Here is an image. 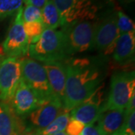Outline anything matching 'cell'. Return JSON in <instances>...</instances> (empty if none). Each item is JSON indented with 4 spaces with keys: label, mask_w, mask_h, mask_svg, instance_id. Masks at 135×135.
Segmentation results:
<instances>
[{
    "label": "cell",
    "mask_w": 135,
    "mask_h": 135,
    "mask_svg": "<svg viewBox=\"0 0 135 135\" xmlns=\"http://www.w3.org/2000/svg\"><path fill=\"white\" fill-rule=\"evenodd\" d=\"M64 64L66 83L62 106L70 112L101 86L103 76L100 67L90 59L68 58Z\"/></svg>",
    "instance_id": "6da1fadb"
},
{
    "label": "cell",
    "mask_w": 135,
    "mask_h": 135,
    "mask_svg": "<svg viewBox=\"0 0 135 135\" xmlns=\"http://www.w3.org/2000/svg\"><path fill=\"white\" fill-rule=\"evenodd\" d=\"M28 55L42 63L66 60L70 56L65 34L62 30L45 28L38 38L29 43Z\"/></svg>",
    "instance_id": "7a4b0ae2"
},
{
    "label": "cell",
    "mask_w": 135,
    "mask_h": 135,
    "mask_svg": "<svg viewBox=\"0 0 135 135\" xmlns=\"http://www.w3.org/2000/svg\"><path fill=\"white\" fill-rule=\"evenodd\" d=\"M66 28L83 21H94L98 17L104 0H53Z\"/></svg>",
    "instance_id": "3957f363"
},
{
    "label": "cell",
    "mask_w": 135,
    "mask_h": 135,
    "mask_svg": "<svg viewBox=\"0 0 135 135\" xmlns=\"http://www.w3.org/2000/svg\"><path fill=\"white\" fill-rule=\"evenodd\" d=\"M21 76L38 98L40 105L53 97L46 71L41 62L30 58L21 59Z\"/></svg>",
    "instance_id": "277c9868"
},
{
    "label": "cell",
    "mask_w": 135,
    "mask_h": 135,
    "mask_svg": "<svg viewBox=\"0 0 135 135\" xmlns=\"http://www.w3.org/2000/svg\"><path fill=\"white\" fill-rule=\"evenodd\" d=\"M135 93V74L134 71H120L111 77L110 92L103 111L125 109L128 101Z\"/></svg>",
    "instance_id": "5b68a950"
},
{
    "label": "cell",
    "mask_w": 135,
    "mask_h": 135,
    "mask_svg": "<svg viewBox=\"0 0 135 135\" xmlns=\"http://www.w3.org/2000/svg\"><path fill=\"white\" fill-rule=\"evenodd\" d=\"M96 22L83 21L62 29L67 40L68 52L71 57L94 49Z\"/></svg>",
    "instance_id": "8992f818"
},
{
    "label": "cell",
    "mask_w": 135,
    "mask_h": 135,
    "mask_svg": "<svg viewBox=\"0 0 135 135\" xmlns=\"http://www.w3.org/2000/svg\"><path fill=\"white\" fill-rule=\"evenodd\" d=\"M23 9L17 13L2 44V50L6 56L23 59L28 55L29 42L23 29Z\"/></svg>",
    "instance_id": "52a82bcc"
},
{
    "label": "cell",
    "mask_w": 135,
    "mask_h": 135,
    "mask_svg": "<svg viewBox=\"0 0 135 135\" xmlns=\"http://www.w3.org/2000/svg\"><path fill=\"white\" fill-rule=\"evenodd\" d=\"M119 35L116 24V11H109L96 22L94 49L104 56L110 55Z\"/></svg>",
    "instance_id": "ba28073f"
},
{
    "label": "cell",
    "mask_w": 135,
    "mask_h": 135,
    "mask_svg": "<svg viewBox=\"0 0 135 135\" xmlns=\"http://www.w3.org/2000/svg\"><path fill=\"white\" fill-rule=\"evenodd\" d=\"M21 79V59H2L0 63V101L11 104Z\"/></svg>",
    "instance_id": "9c48e42d"
},
{
    "label": "cell",
    "mask_w": 135,
    "mask_h": 135,
    "mask_svg": "<svg viewBox=\"0 0 135 135\" xmlns=\"http://www.w3.org/2000/svg\"><path fill=\"white\" fill-rule=\"evenodd\" d=\"M64 112L66 111L63 109L62 101L53 97L49 101L39 105L28 116L22 118L26 126L25 133L43 129Z\"/></svg>",
    "instance_id": "30bf717a"
},
{
    "label": "cell",
    "mask_w": 135,
    "mask_h": 135,
    "mask_svg": "<svg viewBox=\"0 0 135 135\" xmlns=\"http://www.w3.org/2000/svg\"><path fill=\"white\" fill-rule=\"evenodd\" d=\"M102 86L86 100L69 112L70 118L79 121L85 126L94 124L103 111Z\"/></svg>",
    "instance_id": "8fae6325"
},
{
    "label": "cell",
    "mask_w": 135,
    "mask_h": 135,
    "mask_svg": "<svg viewBox=\"0 0 135 135\" xmlns=\"http://www.w3.org/2000/svg\"><path fill=\"white\" fill-rule=\"evenodd\" d=\"M10 104L17 116L24 118L35 110L40 103L35 94L21 79Z\"/></svg>",
    "instance_id": "7c38bea8"
},
{
    "label": "cell",
    "mask_w": 135,
    "mask_h": 135,
    "mask_svg": "<svg viewBox=\"0 0 135 135\" xmlns=\"http://www.w3.org/2000/svg\"><path fill=\"white\" fill-rule=\"evenodd\" d=\"M43 66L46 71L53 96L62 102L66 83V71L64 61L43 63Z\"/></svg>",
    "instance_id": "4fadbf2b"
},
{
    "label": "cell",
    "mask_w": 135,
    "mask_h": 135,
    "mask_svg": "<svg viewBox=\"0 0 135 135\" xmlns=\"http://www.w3.org/2000/svg\"><path fill=\"white\" fill-rule=\"evenodd\" d=\"M26 126L22 118L16 115L10 104L0 102V135H20Z\"/></svg>",
    "instance_id": "5bb4252c"
},
{
    "label": "cell",
    "mask_w": 135,
    "mask_h": 135,
    "mask_svg": "<svg viewBox=\"0 0 135 135\" xmlns=\"http://www.w3.org/2000/svg\"><path fill=\"white\" fill-rule=\"evenodd\" d=\"M134 56L135 31L119 35L113 52L115 62L119 65H127L134 62Z\"/></svg>",
    "instance_id": "9a60e30c"
},
{
    "label": "cell",
    "mask_w": 135,
    "mask_h": 135,
    "mask_svg": "<svg viewBox=\"0 0 135 135\" xmlns=\"http://www.w3.org/2000/svg\"><path fill=\"white\" fill-rule=\"evenodd\" d=\"M127 114L125 109L104 111L98 119L96 126L103 135H114L120 129Z\"/></svg>",
    "instance_id": "2e32d148"
},
{
    "label": "cell",
    "mask_w": 135,
    "mask_h": 135,
    "mask_svg": "<svg viewBox=\"0 0 135 135\" xmlns=\"http://www.w3.org/2000/svg\"><path fill=\"white\" fill-rule=\"evenodd\" d=\"M42 22L45 28L56 29L62 27V20L53 0H47L41 9Z\"/></svg>",
    "instance_id": "e0dca14e"
},
{
    "label": "cell",
    "mask_w": 135,
    "mask_h": 135,
    "mask_svg": "<svg viewBox=\"0 0 135 135\" xmlns=\"http://www.w3.org/2000/svg\"><path fill=\"white\" fill-rule=\"evenodd\" d=\"M69 120V112H64L46 128L41 130L32 131L29 133L32 135H53L65 130Z\"/></svg>",
    "instance_id": "ac0fdd59"
},
{
    "label": "cell",
    "mask_w": 135,
    "mask_h": 135,
    "mask_svg": "<svg viewBox=\"0 0 135 135\" xmlns=\"http://www.w3.org/2000/svg\"><path fill=\"white\" fill-rule=\"evenodd\" d=\"M23 3L24 0H0V20L17 15Z\"/></svg>",
    "instance_id": "d6986e66"
},
{
    "label": "cell",
    "mask_w": 135,
    "mask_h": 135,
    "mask_svg": "<svg viewBox=\"0 0 135 135\" xmlns=\"http://www.w3.org/2000/svg\"><path fill=\"white\" fill-rule=\"evenodd\" d=\"M116 13V24L119 34H125L134 32V22L126 15L122 11L118 10Z\"/></svg>",
    "instance_id": "ffe728a7"
},
{
    "label": "cell",
    "mask_w": 135,
    "mask_h": 135,
    "mask_svg": "<svg viewBox=\"0 0 135 135\" xmlns=\"http://www.w3.org/2000/svg\"><path fill=\"white\" fill-rule=\"evenodd\" d=\"M23 29L30 43L31 41L38 38L43 32L45 27L42 21H35L29 23L23 22Z\"/></svg>",
    "instance_id": "44dd1931"
},
{
    "label": "cell",
    "mask_w": 135,
    "mask_h": 135,
    "mask_svg": "<svg viewBox=\"0 0 135 135\" xmlns=\"http://www.w3.org/2000/svg\"><path fill=\"white\" fill-rule=\"evenodd\" d=\"M127 112V111H126ZM114 135H135V112H128L120 129Z\"/></svg>",
    "instance_id": "7402d4cb"
},
{
    "label": "cell",
    "mask_w": 135,
    "mask_h": 135,
    "mask_svg": "<svg viewBox=\"0 0 135 135\" xmlns=\"http://www.w3.org/2000/svg\"><path fill=\"white\" fill-rule=\"evenodd\" d=\"M23 20L24 23L42 21L41 9L33 5H26L25 8L23 9Z\"/></svg>",
    "instance_id": "603a6c76"
},
{
    "label": "cell",
    "mask_w": 135,
    "mask_h": 135,
    "mask_svg": "<svg viewBox=\"0 0 135 135\" xmlns=\"http://www.w3.org/2000/svg\"><path fill=\"white\" fill-rule=\"evenodd\" d=\"M85 125L83 123L70 118L65 131L67 135H80Z\"/></svg>",
    "instance_id": "cb8c5ba5"
},
{
    "label": "cell",
    "mask_w": 135,
    "mask_h": 135,
    "mask_svg": "<svg viewBox=\"0 0 135 135\" xmlns=\"http://www.w3.org/2000/svg\"><path fill=\"white\" fill-rule=\"evenodd\" d=\"M80 135H103L100 130L95 124H90L85 126Z\"/></svg>",
    "instance_id": "d4e9b609"
},
{
    "label": "cell",
    "mask_w": 135,
    "mask_h": 135,
    "mask_svg": "<svg viewBox=\"0 0 135 135\" xmlns=\"http://www.w3.org/2000/svg\"><path fill=\"white\" fill-rule=\"evenodd\" d=\"M47 0H25L24 3L26 5H33L36 8L42 9V8L47 2Z\"/></svg>",
    "instance_id": "484cf974"
},
{
    "label": "cell",
    "mask_w": 135,
    "mask_h": 135,
    "mask_svg": "<svg viewBox=\"0 0 135 135\" xmlns=\"http://www.w3.org/2000/svg\"><path fill=\"white\" fill-rule=\"evenodd\" d=\"M134 107H135V93L132 95V97L130 98V100L128 101L127 105H126V107L125 108L127 112H131V111L134 110Z\"/></svg>",
    "instance_id": "4316f807"
},
{
    "label": "cell",
    "mask_w": 135,
    "mask_h": 135,
    "mask_svg": "<svg viewBox=\"0 0 135 135\" xmlns=\"http://www.w3.org/2000/svg\"><path fill=\"white\" fill-rule=\"evenodd\" d=\"M119 2H121L122 4H124V5H127V4H130L131 2H133L134 0H118Z\"/></svg>",
    "instance_id": "83f0119b"
},
{
    "label": "cell",
    "mask_w": 135,
    "mask_h": 135,
    "mask_svg": "<svg viewBox=\"0 0 135 135\" xmlns=\"http://www.w3.org/2000/svg\"><path fill=\"white\" fill-rule=\"evenodd\" d=\"M53 135H67V134L65 133V131H61V132H59V133H56V134H55Z\"/></svg>",
    "instance_id": "f1b7e54d"
},
{
    "label": "cell",
    "mask_w": 135,
    "mask_h": 135,
    "mask_svg": "<svg viewBox=\"0 0 135 135\" xmlns=\"http://www.w3.org/2000/svg\"><path fill=\"white\" fill-rule=\"evenodd\" d=\"M2 59H3V56L2 55V53H0V63H1V62H2Z\"/></svg>",
    "instance_id": "f546056e"
},
{
    "label": "cell",
    "mask_w": 135,
    "mask_h": 135,
    "mask_svg": "<svg viewBox=\"0 0 135 135\" xmlns=\"http://www.w3.org/2000/svg\"><path fill=\"white\" fill-rule=\"evenodd\" d=\"M20 135H32L31 134H29V133H23V134H22Z\"/></svg>",
    "instance_id": "4dcf8cb0"
},
{
    "label": "cell",
    "mask_w": 135,
    "mask_h": 135,
    "mask_svg": "<svg viewBox=\"0 0 135 135\" xmlns=\"http://www.w3.org/2000/svg\"><path fill=\"white\" fill-rule=\"evenodd\" d=\"M24 1H25V0H24Z\"/></svg>",
    "instance_id": "1f68e13d"
}]
</instances>
